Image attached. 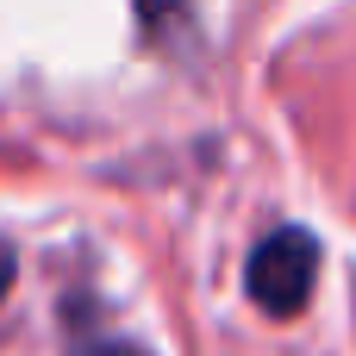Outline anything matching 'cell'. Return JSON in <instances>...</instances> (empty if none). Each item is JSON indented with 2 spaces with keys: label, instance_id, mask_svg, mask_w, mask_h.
<instances>
[{
  "label": "cell",
  "instance_id": "cell-2",
  "mask_svg": "<svg viewBox=\"0 0 356 356\" xmlns=\"http://www.w3.org/2000/svg\"><path fill=\"white\" fill-rule=\"evenodd\" d=\"M69 356H144L131 338H113V332H75L69 338Z\"/></svg>",
  "mask_w": 356,
  "mask_h": 356
},
{
  "label": "cell",
  "instance_id": "cell-3",
  "mask_svg": "<svg viewBox=\"0 0 356 356\" xmlns=\"http://www.w3.org/2000/svg\"><path fill=\"white\" fill-rule=\"evenodd\" d=\"M181 13H188V0H138V19H144V31H150V38L175 31V25H181Z\"/></svg>",
  "mask_w": 356,
  "mask_h": 356
},
{
  "label": "cell",
  "instance_id": "cell-1",
  "mask_svg": "<svg viewBox=\"0 0 356 356\" xmlns=\"http://www.w3.org/2000/svg\"><path fill=\"white\" fill-rule=\"evenodd\" d=\"M313 275H319V238L300 232V225H282L250 250L244 288L269 319H294L307 307V294H313Z\"/></svg>",
  "mask_w": 356,
  "mask_h": 356
}]
</instances>
